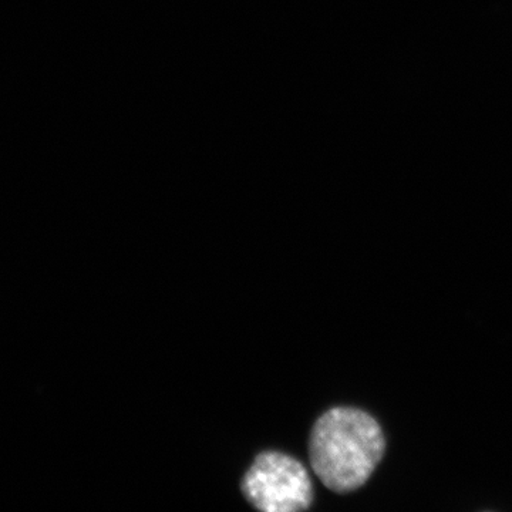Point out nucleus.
Returning a JSON list of instances; mask_svg holds the SVG:
<instances>
[{"mask_svg": "<svg viewBox=\"0 0 512 512\" xmlns=\"http://www.w3.org/2000/svg\"><path fill=\"white\" fill-rule=\"evenodd\" d=\"M386 451V439L375 417L353 407H335L313 426L309 457L325 487L348 494L365 485Z\"/></svg>", "mask_w": 512, "mask_h": 512, "instance_id": "f257e3e1", "label": "nucleus"}, {"mask_svg": "<svg viewBox=\"0 0 512 512\" xmlns=\"http://www.w3.org/2000/svg\"><path fill=\"white\" fill-rule=\"evenodd\" d=\"M242 493L256 510L305 511L313 503V485L301 461L278 451L255 458L242 480Z\"/></svg>", "mask_w": 512, "mask_h": 512, "instance_id": "f03ea898", "label": "nucleus"}]
</instances>
